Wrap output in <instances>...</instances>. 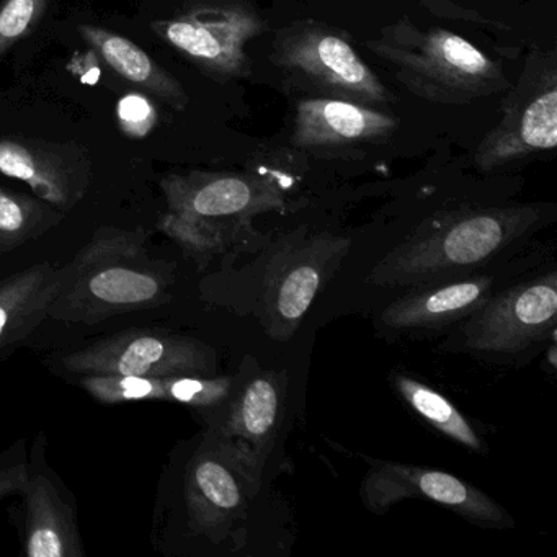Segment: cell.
Masks as SVG:
<instances>
[{"mask_svg":"<svg viewBox=\"0 0 557 557\" xmlns=\"http://www.w3.org/2000/svg\"><path fill=\"white\" fill-rule=\"evenodd\" d=\"M148 240L143 227H100L61 269L48 319L96 325L171 301L175 265L156 259Z\"/></svg>","mask_w":557,"mask_h":557,"instance_id":"obj_1","label":"cell"},{"mask_svg":"<svg viewBox=\"0 0 557 557\" xmlns=\"http://www.w3.org/2000/svg\"><path fill=\"white\" fill-rule=\"evenodd\" d=\"M540 221L533 207L468 208L436 218L387 253L373 285H426L482 265Z\"/></svg>","mask_w":557,"mask_h":557,"instance_id":"obj_2","label":"cell"},{"mask_svg":"<svg viewBox=\"0 0 557 557\" xmlns=\"http://www.w3.org/2000/svg\"><path fill=\"white\" fill-rule=\"evenodd\" d=\"M368 50L389 64L412 96L445 106H465L508 89L500 64L471 41L443 28L422 30L409 22L384 28Z\"/></svg>","mask_w":557,"mask_h":557,"instance_id":"obj_3","label":"cell"},{"mask_svg":"<svg viewBox=\"0 0 557 557\" xmlns=\"http://www.w3.org/2000/svg\"><path fill=\"white\" fill-rule=\"evenodd\" d=\"M273 61L299 86L329 99L360 106L391 100L380 77L363 63L347 38L315 22H298L276 35Z\"/></svg>","mask_w":557,"mask_h":557,"instance_id":"obj_4","label":"cell"},{"mask_svg":"<svg viewBox=\"0 0 557 557\" xmlns=\"http://www.w3.org/2000/svg\"><path fill=\"white\" fill-rule=\"evenodd\" d=\"M60 364L74 376H211L216 370V355L210 345L188 335L162 329H128L64 355Z\"/></svg>","mask_w":557,"mask_h":557,"instance_id":"obj_5","label":"cell"},{"mask_svg":"<svg viewBox=\"0 0 557 557\" xmlns=\"http://www.w3.org/2000/svg\"><path fill=\"white\" fill-rule=\"evenodd\" d=\"M151 28L205 73L234 79L249 76L246 47L265 25L252 9L236 0H198Z\"/></svg>","mask_w":557,"mask_h":557,"instance_id":"obj_6","label":"cell"},{"mask_svg":"<svg viewBox=\"0 0 557 557\" xmlns=\"http://www.w3.org/2000/svg\"><path fill=\"white\" fill-rule=\"evenodd\" d=\"M250 461L247 451L230 440L213 436L188 462L185 508L188 527L198 536L221 541L246 517L250 497Z\"/></svg>","mask_w":557,"mask_h":557,"instance_id":"obj_7","label":"cell"},{"mask_svg":"<svg viewBox=\"0 0 557 557\" xmlns=\"http://www.w3.org/2000/svg\"><path fill=\"white\" fill-rule=\"evenodd\" d=\"M361 498L371 511L383 513L397 502L423 498L461 515L484 528H510L513 520L494 498L456 475L438 469L371 461L360 488Z\"/></svg>","mask_w":557,"mask_h":557,"instance_id":"obj_8","label":"cell"},{"mask_svg":"<svg viewBox=\"0 0 557 557\" xmlns=\"http://www.w3.org/2000/svg\"><path fill=\"white\" fill-rule=\"evenodd\" d=\"M556 273L488 298L462 329L465 347L484 354H518L556 331Z\"/></svg>","mask_w":557,"mask_h":557,"instance_id":"obj_9","label":"cell"},{"mask_svg":"<svg viewBox=\"0 0 557 557\" xmlns=\"http://www.w3.org/2000/svg\"><path fill=\"white\" fill-rule=\"evenodd\" d=\"M17 513L28 557H84L76 502L47 461V438L38 433L28 451V478Z\"/></svg>","mask_w":557,"mask_h":557,"instance_id":"obj_10","label":"cell"},{"mask_svg":"<svg viewBox=\"0 0 557 557\" xmlns=\"http://www.w3.org/2000/svg\"><path fill=\"white\" fill-rule=\"evenodd\" d=\"M92 169L89 151L77 143L0 138V174L25 182L35 197L64 214L86 197Z\"/></svg>","mask_w":557,"mask_h":557,"instance_id":"obj_11","label":"cell"},{"mask_svg":"<svg viewBox=\"0 0 557 557\" xmlns=\"http://www.w3.org/2000/svg\"><path fill=\"white\" fill-rule=\"evenodd\" d=\"M169 210L226 221L273 210L283 205L272 182L224 172L169 174L161 181Z\"/></svg>","mask_w":557,"mask_h":557,"instance_id":"obj_12","label":"cell"},{"mask_svg":"<svg viewBox=\"0 0 557 557\" xmlns=\"http://www.w3.org/2000/svg\"><path fill=\"white\" fill-rule=\"evenodd\" d=\"M546 83L528 100H518L504 120L485 136L475 152V165L482 171L502 168L557 146L556 71H549Z\"/></svg>","mask_w":557,"mask_h":557,"instance_id":"obj_13","label":"cell"},{"mask_svg":"<svg viewBox=\"0 0 557 557\" xmlns=\"http://www.w3.org/2000/svg\"><path fill=\"white\" fill-rule=\"evenodd\" d=\"M394 116L348 100L312 97L296 106L292 143L299 149H341L386 138L396 129Z\"/></svg>","mask_w":557,"mask_h":557,"instance_id":"obj_14","label":"cell"},{"mask_svg":"<svg viewBox=\"0 0 557 557\" xmlns=\"http://www.w3.org/2000/svg\"><path fill=\"white\" fill-rule=\"evenodd\" d=\"M347 247L350 240L318 236L289 257L265 293L269 332L273 337L280 341L292 337L321 289L324 270Z\"/></svg>","mask_w":557,"mask_h":557,"instance_id":"obj_15","label":"cell"},{"mask_svg":"<svg viewBox=\"0 0 557 557\" xmlns=\"http://www.w3.org/2000/svg\"><path fill=\"white\" fill-rule=\"evenodd\" d=\"M494 280L491 276L459 280L446 285H420L387 306L381 314L386 327L397 331H420L440 329L478 311L488 298Z\"/></svg>","mask_w":557,"mask_h":557,"instance_id":"obj_16","label":"cell"},{"mask_svg":"<svg viewBox=\"0 0 557 557\" xmlns=\"http://www.w3.org/2000/svg\"><path fill=\"white\" fill-rule=\"evenodd\" d=\"M61 269L37 263L0 280V351L27 338L48 319Z\"/></svg>","mask_w":557,"mask_h":557,"instance_id":"obj_17","label":"cell"},{"mask_svg":"<svg viewBox=\"0 0 557 557\" xmlns=\"http://www.w3.org/2000/svg\"><path fill=\"white\" fill-rule=\"evenodd\" d=\"M77 32L120 77L154 94L175 110H184L188 106V96L181 83L138 45L94 25H81Z\"/></svg>","mask_w":557,"mask_h":557,"instance_id":"obj_18","label":"cell"},{"mask_svg":"<svg viewBox=\"0 0 557 557\" xmlns=\"http://www.w3.org/2000/svg\"><path fill=\"white\" fill-rule=\"evenodd\" d=\"M285 407V387L275 373H263L246 384L230 416L214 436L224 440L239 438L256 451L269 448L275 438Z\"/></svg>","mask_w":557,"mask_h":557,"instance_id":"obj_19","label":"cell"},{"mask_svg":"<svg viewBox=\"0 0 557 557\" xmlns=\"http://www.w3.org/2000/svg\"><path fill=\"white\" fill-rule=\"evenodd\" d=\"M64 216L40 198L0 187V256L44 236Z\"/></svg>","mask_w":557,"mask_h":557,"instance_id":"obj_20","label":"cell"},{"mask_svg":"<svg viewBox=\"0 0 557 557\" xmlns=\"http://www.w3.org/2000/svg\"><path fill=\"white\" fill-rule=\"evenodd\" d=\"M394 386L406 403L425 420L433 429L459 443L472 451H482L481 436L472 429L466 417L433 387L413 380V377L396 374Z\"/></svg>","mask_w":557,"mask_h":557,"instance_id":"obj_21","label":"cell"},{"mask_svg":"<svg viewBox=\"0 0 557 557\" xmlns=\"http://www.w3.org/2000/svg\"><path fill=\"white\" fill-rule=\"evenodd\" d=\"M158 230L198 263L208 262L226 247V221L168 210L159 218Z\"/></svg>","mask_w":557,"mask_h":557,"instance_id":"obj_22","label":"cell"},{"mask_svg":"<svg viewBox=\"0 0 557 557\" xmlns=\"http://www.w3.org/2000/svg\"><path fill=\"white\" fill-rule=\"evenodd\" d=\"M79 386L97 403L115 406L128 403H156L165 400L162 377L136 374H84Z\"/></svg>","mask_w":557,"mask_h":557,"instance_id":"obj_23","label":"cell"},{"mask_svg":"<svg viewBox=\"0 0 557 557\" xmlns=\"http://www.w3.org/2000/svg\"><path fill=\"white\" fill-rule=\"evenodd\" d=\"M164 389L168 403L184 404L197 409H210L226 403L233 389L230 376H200V374H175L165 376Z\"/></svg>","mask_w":557,"mask_h":557,"instance_id":"obj_24","label":"cell"},{"mask_svg":"<svg viewBox=\"0 0 557 557\" xmlns=\"http://www.w3.org/2000/svg\"><path fill=\"white\" fill-rule=\"evenodd\" d=\"M48 0H4L0 8V58L44 21Z\"/></svg>","mask_w":557,"mask_h":557,"instance_id":"obj_25","label":"cell"},{"mask_svg":"<svg viewBox=\"0 0 557 557\" xmlns=\"http://www.w3.org/2000/svg\"><path fill=\"white\" fill-rule=\"evenodd\" d=\"M116 116L122 132L133 139L146 138L158 125L159 120L158 110L151 100L136 92L128 94L120 100Z\"/></svg>","mask_w":557,"mask_h":557,"instance_id":"obj_26","label":"cell"},{"mask_svg":"<svg viewBox=\"0 0 557 557\" xmlns=\"http://www.w3.org/2000/svg\"><path fill=\"white\" fill-rule=\"evenodd\" d=\"M27 478V440L22 438L4 453H0V500L9 495H21Z\"/></svg>","mask_w":557,"mask_h":557,"instance_id":"obj_27","label":"cell"},{"mask_svg":"<svg viewBox=\"0 0 557 557\" xmlns=\"http://www.w3.org/2000/svg\"><path fill=\"white\" fill-rule=\"evenodd\" d=\"M67 71L73 74L74 77L79 79L81 84L86 86H97L102 76V70H100L99 54L96 51L90 50L86 53H76L71 58L67 63Z\"/></svg>","mask_w":557,"mask_h":557,"instance_id":"obj_28","label":"cell"}]
</instances>
